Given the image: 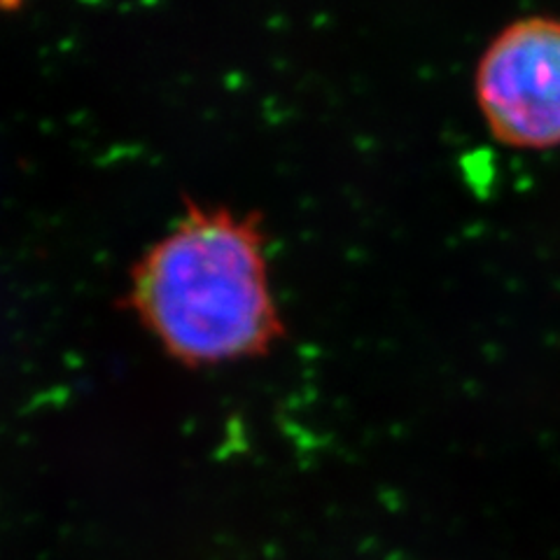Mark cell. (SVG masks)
Returning a JSON list of instances; mask_svg holds the SVG:
<instances>
[{
	"instance_id": "3",
	"label": "cell",
	"mask_w": 560,
	"mask_h": 560,
	"mask_svg": "<svg viewBox=\"0 0 560 560\" xmlns=\"http://www.w3.org/2000/svg\"><path fill=\"white\" fill-rule=\"evenodd\" d=\"M22 0H0V10H8V8H16Z\"/></svg>"
},
{
	"instance_id": "1",
	"label": "cell",
	"mask_w": 560,
	"mask_h": 560,
	"mask_svg": "<svg viewBox=\"0 0 560 560\" xmlns=\"http://www.w3.org/2000/svg\"><path fill=\"white\" fill-rule=\"evenodd\" d=\"M129 304L150 337L189 366L267 355L285 325L255 215L189 206L136 261Z\"/></svg>"
},
{
	"instance_id": "2",
	"label": "cell",
	"mask_w": 560,
	"mask_h": 560,
	"mask_svg": "<svg viewBox=\"0 0 560 560\" xmlns=\"http://www.w3.org/2000/svg\"><path fill=\"white\" fill-rule=\"evenodd\" d=\"M475 98L500 145L560 148V16H521L488 43Z\"/></svg>"
}]
</instances>
